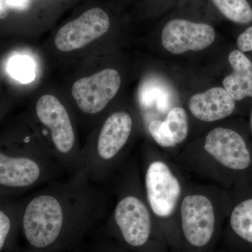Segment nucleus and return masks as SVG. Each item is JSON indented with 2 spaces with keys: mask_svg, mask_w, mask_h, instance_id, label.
I'll list each match as a JSON object with an SVG mask.
<instances>
[{
  "mask_svg": "<svg viewBox=\"0 0 252 252\" xmlns=\"http://www.w3.org/2000/svg\"><path fill=\"white\" fill-rule=\"evenodd\" d=\"M104 198L82 170L53 181L21 201L19 225L33 248L56 245L64 233L87 228L103 215Z\"/></svg>",
  "mask_w": 252,
  "mask_h": 252,
  "instance_id": "1",
  "label": "nucleus"
},
{
  "mask_svg": "<svg viewBox=\"0 0 252 252\" xmlns=\"http://www.w3.org/2000/svg\"><path fill=\"white\" fill-rule=\"evenodd\" d=\"M63 169L28 132L0 139V195L14 198L54 181Z\"/></svg>",
  "mask_w": 252,
  "mask_h": 252,
  "instance_id": "2",
  "label": "nucleus"
},
{
  "mask_svg": "<svg viewBox=\"0 0 252 252\" xmlns=\"http://www.w3.org/2000/svg\"><path fill=\"white\" fill-rule=\"evenodd\" d=\"M34 116L41 127V135L37 139L48 154L71 175L79 171L81 149L72 116L65 106L54 95L44 94L36 101Z\"/></svg>",
  "mask_w": 252,
  "mask_h": 252,
  "instance_id": "3",
  "label": "nucleus"
},
{
  "mask_svg": "<svg viewBox=\"0 0 252 252\" xmlns=\"http://www.w3.org/2000/svg\"><path fill=\"white\" fill-rule=\"evenodd\" d=\"M132 128V116L117 111L107 117L89 143L81 149L80 170L91 182L99 183L107 175L109 166L128 142Z\"/></svg>",
  "mask_w": 252,
  "mask_h": 252,
  "instance_id": "4",
  "label": "nucleus"
},
{
  "mask_svg": "<svg viewBox=\"0 0 252 252\" xmlns=\"http://www.w3.org/2000/svg\"><path fill=\"white\" fill-rule=\"evenodd\" d=\"M122 85L119 72L112 68L102 69L73 84L72 94L79 112L95 117L103 112Z\"/></svg>",
  "mask_w": 252,
  "mask_h": 252,
  "instance_id": "5",
  "label": "nucleus"
},
{
  "mask_svg": "<svg viewBox=\"0 0 252 252\" xmlns=\"http://www.w3.org/2000/svg\"><path fill=\"white\" fill-rule=\"evenodd\" d=\"M205 151L222 166L234 173H245L252 168V152L246 140L236 130L217 127L205 140Z\"/></svg>",
  "mask_w": 252,
  "mask_h": 252,
  "instance_id": "6",
  "label": "nucleus"
},
{
  "mask_svg": "<svg viewBox=\"0 0 252 252\" xmlns=\"http://www.w3.org/2000/svg\"><path fill=\"white\" fill-rule=\"evenodd\" d=\"M109 28L108 14L101 8H93L60 28L55 45L62 52L80 49L103 36Z\"/></svg>",
  "mask_w": 252,
  "mask_h": 252,
  "instance_id": "7",
  "label": "nucleus"
},
{
  "mask_svg": "<svg viewBox=\"0 0 252 252\" xmlns=\"http://www.w3.org/2000/svg\"><path fill=\"white\" fill-rule=\"evenodd\" d=\"M112 215L113 220L126 243L134 248L147 243L152 230V220L148 208L137 195H122Z\"/></svg>",
  "mask_w": 252,
  "mask_h": 252,
  "instance_id": "8",
  "label": "nucleus"
},
{
  "mask_svg": "<svg viewBox=\"0 0 252 252\" xmlns=\"http://www.w3.org/2000/svg\"><path fill=\"white\" fill-rule=\"evenodd\" d=\"M216 37L210 25L175 18L165 25L162 31V46L171 54L200 51L213 44Z\"/></svg>",
  "mask_w": 252,
  "mask_h": 252,
  "instance_id": "9",
  "label": "nucleus"
},
{
  "mask_svg": "<svg viewBox=\"0 0 252 252\" xmlns=\"http://www.w3.org/2000/svg\"><path fill=\"white\" fill-rule=\"evenodd\" d=\"M145 189L154 213L160 217L170 216L180 198L181 186L165 162L150 163L146 172Z\"/></svg>",
  "mask_w": 252,
  "mask_h": 252,
  "instance_id": "10",
  "label": "nucleus"
},
{
  "mask_svg": "<svg viewBox=\"0 0 252 252\" xmlns=\"http://www.w3.org/2000/svg\"><path fill=\"white\" fill-rule=\"evenodd\" d=\"M182 231L187 241L197 248L205 246L213 235L215 215L210 199L202 195L184 198L181 207Z\"/></svg>",
  "mask_w": 252,
  "mask_h": 252,
  "instance_id": "11",
  "label": "nucleus"
},
{
  "mask_svg": "<svg viewBox=\"0 0 252 252\" xmlns=\"http://www.w3.org/2000/svg\"><path fill=\"white\" fill-rule=\"evenodd\" d=\"M235 101L222 87H215L193 94L189 108L194 117L205 122H213L230 117L235 109Z\"/></svg>",
  "mask_w": 252,
  "mask_h": 252,
  "instance_id": "12",
  "label": "nucleus"
},
{
  "mask_svg": "<svg viewBox=\"0 0 252 252\" xmlns=\"http://www.w3.org/2000/svg\"><path fill=\"white\" fill-rule=\"evenodd\" d=\"M233 72L223 80V89L235 101L252 97V63L240 50L228 56Z\"/></svg>",
  "mask_w": 252,
  "mask_h": 252,
  "instance_id": "13",
  "label": "nucleus"
},
{
  "mask_svg": "<svg viewBox=\"0 0 252 252\" xmlns=\"http://www.w3.org/2000/svg\"><path fill=\"white\" fill-rule=\"evenodd\" d=\"M230 226L240 240L252 245V195L240 200L232 209Z\"/></svg>",
  "mask_w": 252,
  "mask_h": 252,
  "instance_id": "14",
  "label": "nucleus"
},
{
  "mask_svg": "<svg viewBox=\"0 0 252 252\" xmlns=\"http://www.w3.org/2000/svg\"><path fill=\"white\" fill-rule=\"evenodd\" d=\"M21 201L0 195V251L4 248L13 228L19 224Z\"/></svg>",
  "mask_w": 252,
  "mask_h": 252,
  "instance_id": "15",
  "label": "nucleus"
},
{
  "mask_svg": "<svg viewBox=\"0 0 252 252\" xmlns=\"http://www.w3.org/2000/svg\"><path fill=\"white\" fill-rule=\"evenodd\" d=\"M219 11L232 22L249 24L252 22V7L248 0H212Z\"/></svg>",
  "mask_w": 252,
  "mask_h": 252,
  "instance_id": "16",
  "label": "nucleus"
},
{
  "mask_svg": "<svg viewBox=\"0 0 252 252\" xmlns=\"http://www.w3.org/2000/svg\"><path fill=\"white\" fill-rule=\"evenodd\" d=\"M165 122L176 144L182 143L187 139L189 133V122L185 109L180 107H173L167 114Z\"/></svg>",
  "mask_w": 252,
  "mask_h": 252,
  "instance_id": "17",
  "label": "nucleus"
},
{
  "mask_svg": "<svg viewBox=\"0 0 252 252\" xmlns=\"http://www.w3.org/2000/svg\"><path fill=\"white\" fill-rule=\"evenodd\" d=\"M149 130L154 140L160 147L168 148L177 145L165 121L154 120L151 122Z\"/></svg>",
  "mask_w": 252,
  "mask_h": 252,
  "instance_id": "18",
  "label": "nucleus"
},
{
  "mask_svg": "<svg viewBox=\"0 0 252 252\" xmlns=\"http://www.w3.org/2000/svg\"><path fill=\"white\" fill-rule=\"evenodd\" d=\"M27 0H0V19H4L11 9H21L26 7Z\"/></svg>",
  "mask_w": 252,
  "mask_h": 252,
  "instance_id": "19",
  "label": "nucleus"
},
{
  "mask_svg": "<svg viewBox=\"0 0 252 252\" xmlns=\"http://www.w3.org/2000/svg\"><path fill=\"white\" fill-rule=\"evenodd\" d=\"M237 45L242 52L252 51V26L249 27L239 35Z\"/></svg>",
  "mask_w": 252,
  "mask_h": 252,
  "instance_id": "20",
  "label": "nucleus"
},
{
  "mask_svg": "<svg viewBox=\"0 0 252 252\" xmlns=\"http://www.w3.org/2000/svg\"><path fill=\"white\" fill-rule=\"evenodd\" d=\"M13 71L18 79L26 80V78L31 76V68L29 67L28 63L26 61H18L17 62L14 63Z\"/></svg>",
  "mask_w": 252,
  "mask_h": 252,
  "instance_id": "21",
  "label": "nucleus"
},
{
  "mask_svg": "<svg viewBox=\"0 0 252 252\" xmlns=\"http://www.w3.org/2000/svg\"><path fill=\"white\" fill-rule=\"evenodd\" d=\"M250 128H251L252 133V109L251 111V114H250Z\"/></svg>",
  "mask_w": 252,
  "mask_h": 252,
  "instance_id": "22",
  "label": "nucleus"
}]
</instances>
